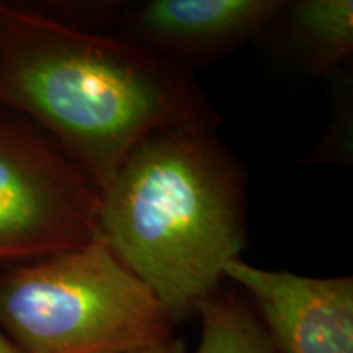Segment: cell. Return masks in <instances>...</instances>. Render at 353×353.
<instances>
[{
    "instance_id": "cell-10",
    "label": "cell",
    "mask_w": 353,
    "mask_h": 353,
    "mask_svg": "<svg viewBox=\"0 0 353 353\" xmlns=\"http://www.w3.org/2000/svg\"><path fill=\"white\" fill-rule=\"evenodd\" d=\"M0 353H21L20 348L7 337L2 327H0Z\"/></svg>"
},
{
    "instance_id": "cell-7",
    "label": "cell",
    "mask_w": 353,
    "mask_h": 353,
    "mask_svg": "<svg viewBox=\"0 0 353 353\" xmlns=\"http://www.w3.org/2000/svg\"><path fill=\"white\" fill-rule=\"evenodd\" d=\"M307 74L334 76L353 52L352 0H296L285 2L265 32Z\"/></svg>"
},
{
    "instance_id": "cell-6",
    "label": "cell",
    "mask_w": 353,
    "mask_h": 353,
    "mask_svg": "<svg viewBox=\"0 0 353 353\" xmlns=\"http://www.w3.org/2000/svg\"><path fill=\"white\" fill-rule=\"evenodd\" d=\"M283 0H149L121 7L118 37L190 69L265 33Z\"/></svg>"
},
{
    "instance_id": "cell-4",
    "label": "cell",
    "mask_w": 353,
    "mask_h": 353,
    "mask_svg": "<svg viewBox=\"0 0 353 353\" xmlns=\"http://www.w3.org/2000/svg\"><path fill=\"white\" fill-rule=\"evenodd\" d=\"M0 112V263H28L100 237L101 192L41 130Z\"/></svg>"
},
{
    "instance_id": "cell-2",
    "label": "cell",
    "mask_w": 353,
    "mask_h": 353,
    "mask_svg": "<svg viewBox=\"0 0 353 353\" xmlns=\"http://www.w3.org/2000/svg\"><path fill=\"white\" fill-rule=\"evenodd\" d=\"M244 176L214 130L167 128L101 192L100 234L176 322L213 294L245 241Z\"/></svg>"
},
{
    "instance_id": "cell-9",
    "label": "cell",
    "mask_w": 353,
    "mask_h": 353,
    "mask_svg": "<svg viewBox=\"0 0 353 353\" xmlns=\"http://www.w3.org/2000/svg\"><path fill=\"white\" fill-rule=\"evenodd\" d=\"M120 353H187L185 352L183 343L180 341H175L174 337L170 341L157 343V345L144 347V348H136V350H128Z\"/></svg>"
},
{
    "instance_id": "cell-1",
    "label": "cell",
    "mask_w": 353,
    "mask_h": 353,
    "mask_svg": "<svg viewBox=\"0 0 353 353\" xmlns=\"http://www.w3.org/2000/svg\"><path fill=\"white\" fill-rule=\"evenodd\" d=\"M0 108L41 130L100 192L152 132L216 128L190 69L13 3H0Z\"/></svg>"
},
{
    "instance_id": "cell-8",
    "label": "cell",
    "mask_w": 353,
    "mask_h": 353,
    "mask_svg": "<svg viewBox=\"0 0 353 353\" xmlns=\"http://www.w3.org/2000/svg\"><path fill=\"white\" fill-rule=\"evenodd\" d=\"M201 339L195 353H280L267 329L239 298L214 291L198 304Z\"/></svg>"
},
{
    "instance_id": "cell-5",
    "label": "cell",
    "mask_w": 353,
    "mask_h": 353,
    "mask_svg": "<svg viewBox=\"0 0 353 353\" xmlns=\"http://www.w3.org/2000/svg\"><path fill=\"white\" fill-rule=\"evenodd\" d=\"M224 276L257 303L280 353H353L352 276L312 278L234 259Z\"/></svg>"
},
{
    "instance_id": "cell-3",
    "label": "cell",
    "mask_w": 353,
    "mask_h": 353,
    "mask_svg": "<svg viewBox=\"0 0 353 353\" xmlns=\"http://www.w3.org/2000/svg\"><path fill=\"white\" fill-rule=\"evenodd\" d=\"M174 321L103 237L0 275V327L21 353H120L172 339Z\"/></svg>"
}]
</instances>
